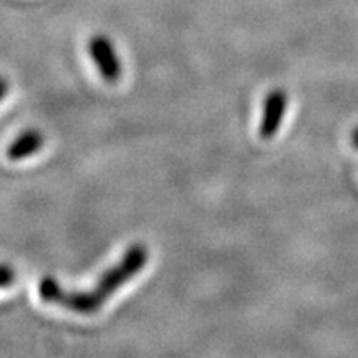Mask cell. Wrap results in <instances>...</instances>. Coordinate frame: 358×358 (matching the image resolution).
<instances>
[{
    "instance_id": "cell-1",
    "label": "cell",
    "mask_w": 358,
    "mask_h": 358,
    "mask_svg": "<svg viewBox=\"0 0 358 358\" xmlns=\"http://www.w3.org/2000/svg\"><path fill=\"white\" fill-rule=\"evenodd\" d=\"M148 259H150L148 248L143 244H133L124 252L122 261L116 262L100 277L95 289L65 290L53 277H43L38 284V295L43 302L57 303L66 310L83 313V315L95 313L116 290L140 274L148 264Z\"/></svg>"
},
{
    "instance_id": "cell-2",
    "label": "cell",
    "mask_w": 358,
    "mask_h": 358,
    "mask_svg": "<svg viewBox=\"0 0 358 358\" xmlns=\"http://www.w3.org/2000/svg\"><path fill=\"white\" fill-rule=\"evenodd\" d=\"M88 53L106 83L113 85L120 82L123 75V65L108 37H105V35L93 37L88 42Z\"/></svg>"
},
{
    "instance_id": "cell-3",
    "label": "cell",
    "mask_w": 358,
    "mask_h": 358,
    "mask_svg": "<svg viewBox=\"0 0 358 358\" xmlns=\"http://www.w3.org/2000/svg\"><path fill=\"white\" fill-rule=\"evenodd\" d=\"M289 106V95L284 88H272L264 98L262 116L259 124V136L262 140H272L277 136L284 123Z\"/></svg>"
},
{
    "instance_id": "cell-4",
    "label": "cell",
    "mask_w": 358,
    "mask_h": 358,
    "mask_svg": "<svg viewBox=\"0 0 358 358\" xmlns=\"http://www.w3.org/2000/svg\"><path fill=\"white\" fill-rule=\"evenodd\" d=\"M43 134L38 129H25L7 148V156L10 161H22L38 153L43 146Z\"/></svg>"
},
{
    "instance_id": "cell-5",
    "label": "cell",
    "mask_w": 358,
    "mask_h": 358,
    "mask_svg": "<svg viewBox=\"0 0 358 358\" xmlns=\"http://www.w3.org/2000/svg\"><path fill=\"white\" fill-rule=\"evenodd\" d=\"M15 271L8 264H0V289L8 287L15 282Z\"/></svg>"
},
{
    "instance_id": "cell-6",
    "label": "cell",
    "mask_w": 358,
    "mask_h": 358,
    "mask_svg": "<svg viewBox=\"0 0 358 358\" xmlns=\"http://www.w3.org/2000/svg\"><path fill=\"white\" fill-rule=\"evenodd\" d=\"M7 92H8V83H7V80L3 78V77H0V101H2L3 98H6Z\"/></svg>"
},
{
    "instance_id": "cell-7",
    "label": "cell",
    "mask_w": 358,
    "mask_h": 358,
    "mask_svg": "<svg viewBox=\"0 0 358 358\" xmlns=\"http://www.w3.org/2000/svg\"><path fill=\"white\" fill-rule=\"evenodd\" d=\"M350 141H352V145H353V148H357L358 150V127L353 129L352 131V136H350Z\"/></svg>"
}]
</instances>
